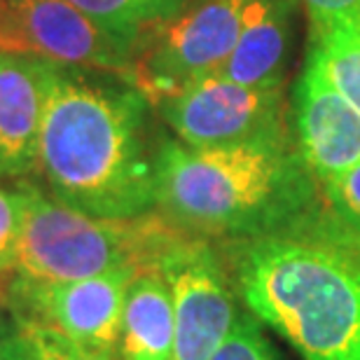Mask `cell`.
Returning a JSON list of instances; mask_svg holds the SVG:
<instances>
[{
	"instance_id": "6da1fadb",
	"label": "cell",
	"mask_w": 360,
	"mask_h": 360,
	"mask_svg": "<svg viewBox=\"0 0 360 360\" xmlns=\"http://www.w3.org/2000/svg\"><path fill=\"white\" fill-rule=\"evenodd\" d=\"M146 96L52 63L38 160L54 199L94 218L131 220L157 206L155 160L143 136Z\"/></svg>"
},
{
	"instance_id": "7a4b0ae2",
	"label": "cell",
	"mask_w": 360,
	"mask_h": 360,
	"mask_svg": "<svg viewBox=\"0 0 360 360\" xmlns=\"http://www.w3.org/2000/svg\"><path fill=\"white\" fill-rule=\"evenodd\" d=\"M288 136L225 148L167 141L157 150V206L185 232L271 236L311 201V180Z\"/></svg>"
},
{
	"instance_id": "3957f363",
	"label": "cell",
	"mask_w": 360,
	"mask_h": 360,
	"mask_svg": "<svg viewBox=\"0 0 360 360\" xmlns=\"http://www.w3.org/2000/svg\"><path fill=\"white\" fill-rule=\"evenodd\" d=\"M243 307L302 360H360V253L323 239L271 234L236 255Z\"/></svg>"
},
{
	"instance_id": "277c9868",
	"label": "cell",
	"mask_w": 360,
	"mask_h": 360,
	"mask_svg": "<svg viewBox=\"0 0 360 360\" xmlns=\"http://www.w3.org/2000/svg\"><path fill=\"white\" fill-rule=\"evenodd\" d=\"M187 234L162 215L94 218L26 187L17 269L19 276L42 283H66L122 269L157 271L162 257Z\"/></svg>"
},
{
	"instance_id": "5b68a950",
	"label": "cell",
	"mask_w": 360,
	"mask_h": 360,
	"mask_svg": "<svg viewBox=\"0 0 360 360\" xmlns=\"http://www.w3.org/2000/svg\"><path fill=\"white\" fill-rule=\"evenodd\" d=\"M246 0H204L171 17L134 66L131 84L162 103L206 77L220 75L239 40Z\"/></svg>"
},
{
	"instance_id": "8992f818",
	"label": "cell",
	"mask_w": 360,
	"mask_h": 360,
	"mask_svg": "<svg viewBox=\"0 0 360 360\" xmlns=\"http://www.w3.org/2000/svg\"><path fill=\"white\" fill-rule=\"evenodd\" d=\"M157 105L190 148H225L288 136L281 87H246L213 75Z\"/></svg>"
},
{
	"instance_id": "52a82bcc",
	"label": "cell",
	"mask_w": 360,
	"mask_h": 360,
	"mask_svg": "<svg viewBox=\"0 0 360 360\" xmlns=\"http://www.w3.org/2000/svg\"><path fill=\"white\" fill-rule=\"evenodd\" d=\"M157 271L174 300V360H211L239 316L218 257L204 241L187 234L162 257Z\"/></svg>"
},
{
	"instance_id": "ba28073f",
	"label": "cell",
	"mask_w": 360,
	"mask_h": 360,
	"mask_svg": "<svg viewBox=\"0 0 360 360\" xmlns=\"http://www.w3.org/2000/svg\"><path fill=\"white\" fill-rule=\"evenodd\" d=\"M134 276L129 269L66 283L19 276L12 288L14 304L21 309L19 321L42 323L84 349L115 356L120 351L127 290Z\"/></svg>"
},
{
	"instance_id": "9c48e42d",
	"label": "cell",
	"mask_w": 360,
	"mask_h": 360,
	"mask_svg": "<svg viewBox=\"0 0 360 360\" xmlns=\"http://www.w3.org/2000/svg\"><path fill=\"white\" fill-rule=\"evenodd\" d=\"M14 49L73 68L131 73V47L103 31L68 0H3Z\"/></svg>"
},
{
	"instance_id": "30bf717a",
	"label": "cell",
	"mask_w": 360,
	"mask_h": 360,
	"mask_svg": "<svg viewBox=\"0 0 360 360\" xmlns=\"http://www.w3.org/2000/svg\"><path fill=\"white\" fill-rule=\"evenodd\" d=\"M297 153L321 183L360 164V110H356L314 54L295 89Z\"/></svg>"
},
{
	"instance_id": "8fae6325",
	"label": "cell",
	"mask_w": 360,
	"mask_h": 360,
	"mask_svg": "<svg viewBox=\"0 0 360 360\" xmlns=\"http://www.w3.org/2000/svg\"><path fill=\"white\" fill-rule=\"evenodd\" d=\"M52 63L0 47V176H21L35 167Z\"/></svg>"
},
{
	"instance_id": "7c38bea8",
	"label": "cell",
	"mask_w": 360,
	"mask_h": 360,
	"mask_svg": "<svg viewBox=\"0 0 360 360\" xmlns=\"http://www.w3.org/2000/svg\"><path fill=\"white\" fill-rule=\"evenodd\" d=\"M290 0H246L239 40L220 75L246 87H281Z\"/></svg>"
},
{
	"instance_id": "4fadbf2b",
	"label": "cell",
	"mask_w": 360,
	"mask_h": 360,
	"mask_svg": "<svg viewBox=\"0 0 360 360\" xmlns=\"http://www.w3.org/2000/svg\"><path fill=\"white\" fill-rule=\"evenodd\" d=\"M176 321L169 283L160 271L136 274L122 321V360H174Z\"/></svg>"
},
{
	"instance_id": "5bb4252c",
	"label": "cell",
	"mask_w": 360,
	"mask_h": 360,
	"mask_svg": "<svg viewBox=\"0 0 360 360\" xmlns=\"http://www.w3.org/2000/svg\"><path fill=\"white\" fill-rule=\"evenodd\" d=\"M335 89L360 110V33L356 28H330L311 33V52Z\"/></svg>"
},
{
	"instance_id": "9a60e30c",
	"label": "cell",
	"mask_w": 360,
	"mask_h": 360,
	"mask_svg": "<svg viewBox=\"0 0 360 360\" xmlns=\"http://www.w3.org/2000/svg\"><path fill=\"white\" fill-rule=\"evenodd\" d=\"M68 3H73L127 47H134L148 24L162 21L150 0H68Z\"/></svg>"
},
{
	"instance_id": "2e32d148",
	"label": "cell",
	"mask_w": 360,
	"mask_h": 360,
	"mask_svg": "<svg viewBox=\"0 0 360 360\" xmlns=\"http://www.w3.org/2000/svg\"><path fill=\"white\" fill-rule=\"evenodd\" d=\"M211 360H281V356L264 337L260 321L246 309V311H239L232 333L227 335V340L211 356Z\"/></svg>"
},
{
	"instance_id": "e0dca14e",
	"label": "cell",
	"mask_w": 360,
	"mask_h": 360,
	"mask_svg": "<svg viewBox=\"0 0 360 360\" xmlns=\"http://www.w3.org/2000/svg\"><path fill=\"white\" fill-rule=\"evenodd\" d=\"M17 333L28 344L35 360H117L115 356L84 349L61 333L35 321H19Z\"/></svg>"
},
{
	"instance_id": "ac0fdd59",
	"label": "cell",
	"mask_w": 360,
	"mask_h": 360,
	"mask_svg": "<svg viewBox=\"0 0 360 360\" xmlns=\"http://www.w3.org/2000/svg\"><path fill=\"white\" fill-rule=\"evenodd\" d=\"M328 204L351 239L360 241V164L326 180Z\"/></svg>"
},
{
	"instance_id": "d6986e66",
	"label": "cell",
	"mask_w": 360,
	"mask_h": 360,
	"mask_svg": "<svg viewBox=\"0 0 360 360\" xmlns=\"http://www.w3.org/2000/svg\"><path fill=\"white\" fill-rule=\"evenodd\" d=\"M21 225H24V190L0 187V276L17 267Z\"/></svg>"
},
{
	"instance_id": "ffe728a7",
	"label": "cell",
	"mask_w": 360,
	"mask_h": 360,
	"mask_svg": "<svg viewBox=\"0 0 360 360\" xmlns=\"http://www.w3.org/2000/svg\"><path fill=\"white\" fill-rule=\"evenodd\" d=\"M307 7L311 33L330 28H356L360 33V0H300Z\"/></svg>"
},
{
	"instance_id": "44dd1931",
	"label": "cell",
	"mask_w": 360,
	"mask_h": 360,
	"mask_svg": "<svg viewBox=\"0 0 360 360\" xmlns=\"http://www.w3.org/2000/svg\"><path fill=\"white\" fill-rule=\"evenodd\" d=\"M0 360H35V358L31 354V349H28V344L17 333L14 337L0 340Z\"/></svg>"
},
{
	"instance_id": "7402d4cb",
	"label": "cell",
	"mask_w": 360,
	"mask_h": 360,
	"mask_svg": "<svg viewBox=\"0 0 360 360\" xmlns=\"http://www.w3.org/2000/svg\"><path fill=\"white\" fill-rule=\"evenodd\" d=\"M150 3L155 5V10L160 14L162 21H169L171 17H176V14L183 10L187 0H150Z\"/></svg>"
}]
</instances>
